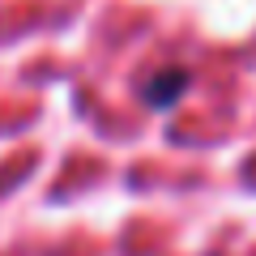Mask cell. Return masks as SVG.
Returning a JSON list of instances; mask_svg holds the SVG:
<instances>
[{
	"label": "cell",
	"mask_w": 256,
	"mask_h": 256,
	"mask_svg": "<svg viewBox=\"0 0 256 256\" xmlns=\"http://www.w3.org/2000/svg\"><path fill=\"white\" fill-rule=\"evenodd\" d=\"M184 90H188V68H180V64H162L141 82V98L150 107H175L184 98Z\"/></svg>",
	"instance_id": "obj_1"
}]
</instances>
